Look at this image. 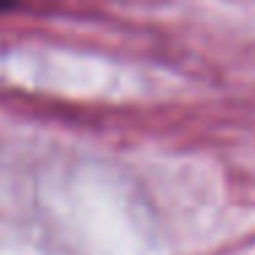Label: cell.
I'll return each mask as SVG.
<instances>
[{"mask_svg": "<svg viewBox=\"0 0 255 255\" xmlns=\"http://www.w3.org/2000/svg\"><path fill=\"white\" fill-rule=\"evenodd\" d=\"M17 8V0H0V11H11Z\"/></svg>", "mask_w": 255, "mask_h": 255, "instance_id": "1", "label": "cell"}]
</instances>
